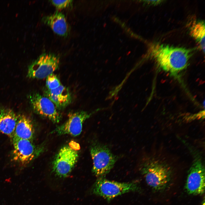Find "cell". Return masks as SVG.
I'll return each mask as SVG.
<instances>
[{"label":"cell","mask_w":205,"mask_h":205,"mask_svg":"<svg viewBox=\"0 0 205 205\" xmlns=\"http://www.w3.org/2000/svg\"><path fill=\"white\" fill-rule=\"evenodd\" d=\"M150 52L160 67L175 76L187 67L191 55L188 49L157 43L150 45Z\"/></svg>","instance_id":"1"},{"label":"cell","mask_w":205,"mask_h":205,"mask_svg":"<svg viewBox=\"0 0 205 205\" xmlns=\"http://www.w3.org/2000/svg\"><path fill=\"white\" fill-rule=\"evenodd\" d=\"M140 171L147 184L155 191H164L171 183V170L166 163L159 160L150 158L145 161Z\"/></svg>","instance_id":"2"},{"label":"cell","mask_w":205,"mask_h":205,"mask_svg":"<svg viewBox=\"0 0 205 205\" xmlns=\"http://www.w3.org/2000/svg\"><path fill=\"white\" fill-rule=\"evenodd\" d=\"M136 183H120L108 180L104 177L98 178L93 186L92 193L109 201L115 197L130 192L139 191Z\"/></svg>","instance_id":"3"},{"label":"cell","mask_w":205,"mask_h":205,"mask_svg":"<svg viewBox=\"0 0 205 205\" xmlns=\"http://www.w3.org/2000/svg\"><path fill=\"white\" fill-rule=\"evenodd\" d=\"M90 152L93 161L92 171L98 178L108 173L118 159L106 146L98 142L91 145Z\"/></svg>","instance_id":"4"},{"label":"cell","mask_w":205,"mask_h":205,"mask_svg":"<svg viewBox=\"0 0 205 205\" xmlns=\"http://www.w3.org/2000/svg\"><path fill=\"white\" fill-rule=\"evenodd\" d=\"M60 63L59 57L53 54L45 53L29 67L27 77L41 79L46 78L58 68Z\"/></svg>","instance_id":"5"},{"label":"cell","mask_w":205,"mask_h":205,"mask_svg":"<svg viewBox=\"0 0 205 205\" xmlns=\"http://www.w3.org/2000/svg\"><path fill=\"white\" fill-rule=\"evenodd\" d=\"M77 151L71 146L62 147L55 156L52 164L53 171L60 177H67L77 162Z\"/></svg>","instance_id":"6"},{"label":"cell","mask_w":205,"mask_h":205,"mask_svg":"<svg viewBox=\"0 0 205 205\" xmlns=\"http://www.w3.org/2000/svg\"><path fill=\"white\" fill-rule=\"evenodd\" d=\"M198 155L194 157L187 175L185 189L190 194L202 195L205 191V169Z\"/></svg>","instance_id":"7"},{"label":"cell","mask_w":205,"mask_h":205,"mask_svg":"<svg viewBox=\"0 0 205 205\" xmlns=\"http://www.w3.org/2000/svg\"><path fill=\"white\" fill-rule=\"evenodd\" d=\"M30 102L34 111L55 123H58L61 116L54 103L48 98L38 93L29 96Z\"/></svg>","instance_id":"8"},{"label":"cell","mask_w":205,"mask_h":205,"mask_svg":"<svg viewBox=\"0 0 205 205\" xmlns=\"http://www.w3.org/2000/svg\"><path fill=\"white\" fill-rule=\"evenodd\" d=\"M92 114L84 111L70 113L67 120L57 127L53 132L59 135L69 134L74 136H78L82 132L83 122Z\"/></svg>","instance_id":"9"},{"label":"cell","mask_w":205,"mask_h":205,"mask_svg":"<svg viewBox=\"0 0 205 205\" xmlns=\"http://www.w3.org/2000/svg\"><path fill=\"white\" fill-rule=\"evenodd\" d=\"M13 160L22 166L29 164L34 158L36 149L31 141L13 138Z\"/></svg>","instance_id":"10"},{"label":"cell","mask_w":205,"mask_h":205,"mask_svg":"<svg viewBox=\"0 0 205 205\" xmlns=\"http://www.w3.org/2000/svg\"><path fill=\"white\" fill-rule=\"evenodd\" d=\"M45 94V96L51 100L57 109L63 108L71 101V96L68 89L62 84L55 89H46Z\"/></svg>","instance_id":"11"},{"label":"cell","mask_w":205,"mask_h":205,"mask_svg":"<svg viewBox=\"0 0 205 205\" xmlns=\"http://www.w3.org/2000/svg\"><path fill=\"white\" fill-rule=\"evenodd\" d=\"M18 118L12 110L0 108V132L13 138Z\"/></svg>","instance_id":"12"},{"label":"cell","mask_w":205,"mask_h":205,"mask_svg":"<svg viewBox=\"0 0 205 205\" xmlns=\"http://www.w3.org/2000/svg\"><path fill=\"white\" fill-rule=\"evenodd\" d=\"M42 20L58 35L63 36L68 35L67 24L65 15L62 13L57 11L52 15L44 17Z\"/></svg>","instance_id":"13"},{"label":"cell","mask_w":205,"mask_h":205,"mask_svg":"<svg viewBox=\"0 0 205 205\" xmlns=\"http://www.w3.org/2000/svg\"><path fill=\"white\" fill-rule=\"evenodd\" d=\"M34 133V128L30 119L24 115L18 116L13 138L32 141Z\"/></svg>","instance_id":"14"},{"label":"cell","mask_w":205,"mask_h":205,"mask_svg":"<svg viewBox=\"0 0 205 205\" xmlns=\"http://www.w3.org/2000/svg\"><path fill=\"white\" fill-rule=\"evenodd\" d=\"M190 33L197 42L200 48L205 52V23L202 21L194 20L190 23Z\"/></svg>","instance_id":"15"},{"label":"cell","mask_w":205,"mask_h":205,"mask_svg":"<svg viewBox=\"0 0 205 205\" xmlns=\"http://www.w3.org/2000/svg\"><path fill=\"white\" fill-rule=\"evenodd\" d=\"M62 84L56 75L52 73L46 78V87L48 90L56 89Z\"/></svg>","instance_id":"16"},{"label":"cell","mask_w":205,"mask_h":205,"mask_svg":"<svg viewBox=\"0 0 205 205\" xmlns=\"http://www.w3.org/2000/svg\"><path fill=\"white\" fill-rule=\"evenodd\" d=\"M72 0H52V3L57 9H61L69 7L71 5Z\"/></svg>","instance_id":"17"},{"label":"cell","mask_w":205,"mask_h":205,"mask_svg":"<svg viewBox=\"0 0 205 205\" xmlns=\"http://www.w3.org/2000/svg\"><path fill=\"white\" fill-rule=\"evenodd\" d=\"M162 1L161 0L147 1L146 2L150 4L157 5L161 3Z\"/></svg>","instance_id":"18"},{"label":"cell","mask_w":205,"mask_h":205,"mask_svg":"<svg viewBox=\"0 0 205 205\" xmlns=\"http://www.w3.org/2000/svg\"><path fill=\"white\" fill-rule=\"evenodd\" d=\"M202 205H205V203H204V202L203 203Z\"/></svg>","instance_id":"19"}]
</instances>
